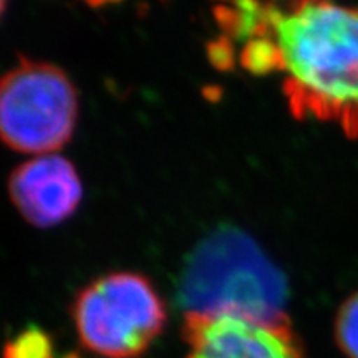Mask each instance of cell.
Instances as JSON below:
<instances>
[{"label":"cell","instance_id":"cell-1","mask_svg":"<svg viewBox=\"0 0 358 358\" xmlns=\"http://www.w3.org/2000/svg\"><path fill=\"white\" fill-rule=\"evenodd\" d=\"M271 37L295 118L332 122L358 136V7L272 3Z\"/></svg>","mask_w":358,"mask_h":358},{"label":"cell","instance_id":"cell-2","mask_svg":"<svg viewBox=\"0 0 358 358\" xmlns=\"http://www.w3.org/2000/svg\"><path fill=\"white\" fill-rule=\"evenodd\" d=\"M285 275L249 234L224 224L191 250L179 275L178 306L198 315H237L290 325Z\"/></svg>","mask_w":358,"mask_h":358},{"label":"cell","instance_id":"cell-3","mask_svg":"<svg viewBox=\"0 0 358 358\" xmlns=\"http://www.w3.org/2000/svg\"><path fill=\"white\" fill-rule=\"evenodd\" d=\"M82 345L101 358H140L166 325V307L155 285L136 272L93 280L71 307Z\"/></svg>","mask_w":358,"mask_h":358},{"label":"cell","instance_id":"cell-4","mask_svg":"<svg viewBox=\"0 0 358 358\" xmlns=\"http://www.w3.org/2000/svg\"><path fill=\"white\" fill-rule=\"evenodd\" d=\"M77 118V88L58 66L20 57L0 78V141L10 150L55 155L73 136Z\"/></svg>","mask_w":358,"mask_h":358},{"label":"cell","instance_id":"cell-5","mask_svg":"<svg viewBox=\"0 0 358 358\" xmlns=\"http://www.w3.org/2000/svg\"><path fill=\"white\" fill-rule=\"evenodd\" d=\"M182 338L201 358H306L290 325L186 313Z\"/></svg>","mask_w":358,"mask_h":358},{"label":"cell","instance_id":"cell-6","mask_svg":"<svg viewBox=\"0 0 358 358\" xmlns=\"http://www.w3.org/2000/svg\"><path fill=\"white\" fill-rule=\"evenodd\" d=\"M8 194L27 222L35 227H52L77 211L83 186L69 159L43 155L13 169L8 178Z\"/></svg>","mask_w":358,"mask_h":358},{"label":"cell","instance_id":"cell-7","mask_svg":"<svg viewBox=\"0 0 358 358\" xmlns=\"http://www.w3.org/2000/svg\"><path fill=\"white\" fill-rule=\"evenodd\" d=\"M2 358H55V348L50 335L30 325L8 340Z\"/></svg>","mask_w":358,"mask_h":358},{"label":"cell","instance_id":"cell-8","mask_svg":"<svg viewBox=\"0 0 358 358\" xmlns=\"http://www.w3.org/2000/svg\"><path fill=\"white\" fill-rule=\"evenodd\" d=\"M241 65L256 75H267L280 70L279 48L271 37V29L262 37L245 42L241 53Z\"/></svg>","mask_w":358,"mask_h":358},{"label":"cell","instance_id":"cell-9","mask_svg":"<svg viewBox=\"0 0 358 358\" xmlns=\"http://www.w3.org/2000/svg\"><path fill=\"white\" fill-rule=\"evenodd\" d=\"M335 340L347 358H358V292L340 307L335 320Z\"/></svg>","mask_w":358,"mask_h":358},{"label":"cell","instance_id":"cell-10","mask_svg":"<svg viewBox=\"0 0 358 358\" xmlns=\"http://www.w3.org/2000/svg\"><path fill=\"white\" fill-rule=\"evenodd\" d=\"M209 53H211V60L216 66L229 69L234 65V52L229 45V38H221L219 42H214L209 48Z\"/></svg>","mask_w":358,"mask_h":358},{"label":"cell","instance_id":"cell-11","mask_svg":"<svg viewBox=\"0 0 358 358\" xmlns=\"http://www.w3.org/2000/svg\"><path fill=\"white\" fill-rule=\"evenodd\" d=\"M6 8H7V3L3 2V0H0V19H2V15H3V12H6Z\"/></svg>","mask_w":358,"mask_h":358},{"label":"cell","instance_id":"cell-12","mask_svg":"<svg viewBox=\"0 0 358 358\" xmlns=\"http://www.w3.org/2000/svg\"><path fill=\"white\" fill-rule=\"evenodd\" d=\"M187 358H201V357H198V355H194V353H189V355H187Z\"/></svg>","mask_w":358,"mask_h":358}]
</instances>
